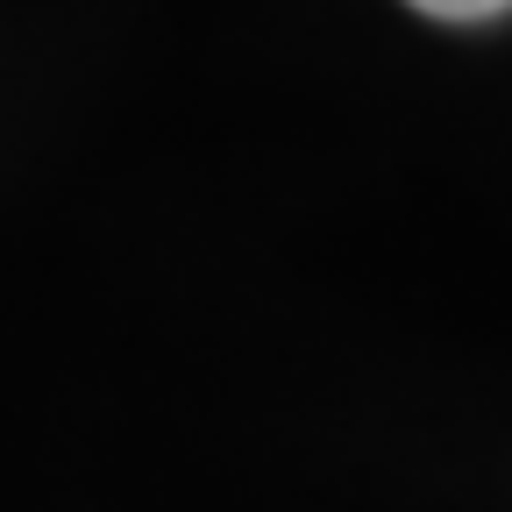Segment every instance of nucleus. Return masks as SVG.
<instances>
[{"label":"nucleus","mask_w":512,"mask_h":512,"mask_svg":"<svg viewBox=\"0 0 512 512\" xmlns=\"http://www.w3.org/2000/svg\"><path fill=\"white\" fill-rule=\"evenodd\" d=\"M406 8H420L434 22H491V15L512 8V0H406Z\"/></svg>","instance_id":"1"}]
</instances>
